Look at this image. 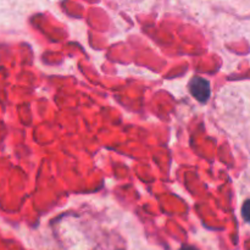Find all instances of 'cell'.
Listing matches in <instances>:
<instances>
[{"label":"cell","mask_w":250,"mask_h":250,"mask_svg":"<svg viewBox=\"0 0 250 250\" xmlns=\"http://www.w3.org/2000/svg\"><path fill=\"white\" fill-rule=\"evenodd\" d=\"M189 90L193 97L200 103H207L211 94L209 81L203 77H193L189 82Z\"/></svg>","instance_id":"6da1fadb"},{"label":"cell","mask_w":250,"mask_h":250,"mask_svg":"<svg viewBox=\"0 0 250 250\" xmlns=\"http://www.w3.org/2000/svg\"><path fill=\"white\" fill-rule=\"evenodd\" d=\"M242 216L248 224H250V199L246 200V203L242 207Z\"/></svg>","instance_id":"7a4b0ae2"},{"label":"cell","mask_w":250,"mask_h":250,"mask_svg":"<svg viewBox=\"0 0 250 250\" xmlns=\"http://www.w3.org/2000/svg\"><path fill=\"white\" fill-rule=\"evenodd\" d=\"M180 250H199L197 249L195 247H190V246H186V247H182Z\"/></svg>","instance_id":"3957f363"}]
</instances>
